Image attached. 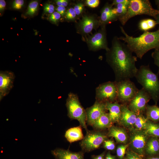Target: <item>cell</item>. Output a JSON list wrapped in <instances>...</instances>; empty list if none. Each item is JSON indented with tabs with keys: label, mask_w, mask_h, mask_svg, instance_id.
Here are the masks:
<instances>
[{
	"label": "cell",
	"mask_w": 159,
	"mask_h": 159,
	"mask_svg": "<svg viewBox=\"0 0 159 159\" xmlns=\"http://www.w3.org/2000/svg\"><path fill=\"white\" fill-rule=\"evenodd\" d=\"M120 40L119 37H114L111 47L106 53L107 61L114 72L116 82L135 77L138 69L135 64L137 57Z\"/></svg>",
	"instance_id": "cell-1"
},
{
	"label": "cell",
	"mask_w": 159,
	"mask_h": 159,
	"mask_svg": "<svg viewBox=\"0 0 159 159\" xmlns=\"http://www.w3.org/2000/svg\"><path fill=\"white\" fill-rule=\"evenodd\" d=\"M120 29L124 36L120 37V39L126 43L137 57L140 59L150 50L159 47V28L154 32H144L137 37L128 35L122 26H120Z\"/></svg>",
	"instance_id": "cell-2"
},
{
	"label": "cell",
	"mask_w": 159,
	"mask_h": 159,
	"mask_svg": "<svg viewBox=\"0 0 159 159\" xmlns=\"http://www.w3.org/2000/svg\"><path fill=\"white\" fill-rule=\"evenodd\" d=\"M158 75L152 71L149 65H142L138 69L135 77L156 104L159 100Z\"/></svg>",
	"instance_id": "cell-3"
},
{
	"label": "cell",
	"mask_w": 159,
	"mask_h": 159,
	"mask_svg": "<svg viewBox=\"0 0 159 159\" xmlns=\"http://www.w3.org/2000/svg\"><path fill=\"white\" fill-rule=\"evenodd\" d=\"M158 14L159 10L153 8L149 0H130L126 13L119 20L124 25L129 19L135 16L144 14L155 19Z\"/></svg>",
	"instance_id": "cell-4"
},
{
	"label": "cell",
	"mask_w": 159,
	"mask_h": 159,
	"mask_svg": "<svg viewBox=\"0 0 159 159\" xmlns=\"http://www.w3.org/2000/svg\"><path fill=\"white\" fill-rule=\"evenodd\" d=\"M68 116L71 119H75L79 122L80 125L87 132L85 110L80 103L77 96L72 92L69 93L66 104Z\"/></svg>",
	"instance_id": "cell-5"
},
{
	"label": "cell",
	"mask_w": 159,
	"mask_h": 159,
	"mask_svg": "<svg viewBox=\"0 0 159 159\" xmlns=\"http://www.w3.org/2000/svg\"><path fill=\"white\" fill-rule=\"evenodd\" d=\"M117 89L116 101L121 105L128 104L134 97L139 90L130 79L115 81Z\"/></svg>",
	"instance_id": "cell-6"
},
{
	"label": "cell",
	"mask_w": 159,
	"mask_h": 159,
	"mask_svg": "<svg viewBox=\"0 0 159 159\" xmlns=\"http://www.w3.org/2000/svg\"><path fill=\"white\" fill-rule=\"evenodd\" d=\"M107 136L100 130H88L80 143L82 151L88 153L98 148L107 140Z\"/></svg>",
	"instance_id": "cell-7"
},
{
	"label": "cell",
	"mask_w": 159,
	"mask_h": 159,
	"mask_svg": "<svg viewBox=\"0 0 159 159\" xmlns=\"http://www.w3.org/2000/svg\"><path fill=\"white\" fill-rule=\"evenodd\" d=\"M117 89L115 82L108 81L100 85L96 89V100L106 103L116 101Z\"/></svg>",
	"instance_id": "cell-8"
},
{
	"label": "cell",
	"mask_w": 159,
	"mask_h": 159,
	"mask_svg": "<svg viewBox=\"0 0 159 159\" xmlns=\"http://www.w3.org/2000/svg\"><path fill=\"white\" fill-rule=\"evenodd\" d=\"M151 97L143 88L139 90L134 97L127 105L129 109L135 113L146 111L148 102Z\"/></svg>",
	"instance_id": "cell-9"
},
{
	"label": "cell",
	"mask_w": 159,
	"mask_h": 159,
	"mask_svg": "<svg viewBox=\"0 0 159 159\" xmlns=\"http://www.w3.org/2000/svg\"><path fill=\"white\" fill-rule=\"evenodd\" d=\"M87 42L91 48L93 50L105 49L106 51L108 47L105 25H102L101 29L90 37Z\"/></svg>",
	"instance_id": "cell-10"
},
{
	"label": "cell",
	"mask_w": 159,
	"mask_h": 159,
	"mask_svg": "<svg viewBox=\"0 0 159 159\" xmlns=\"http://www.w3.org/2000/svg\"><path fill=\"white\" fill-rule=\"evenodd\" d=\"M15 75L9 71L0 72V99L1 100L9 92L13 86Z\"/></svg>",
	"instance_id": "cell-11"
},
{
	"label": "cell",
	"mask_w": 159,
	"mask_h": 159,
	"mask_svg": "<svg viewBox=\"0 0 159 159\" xmlns=\"http://www.w3.org/2000/svg\"><path fill=\"white\" fill-rule=\"evenodd\" d=\"M105 104L96 100L94 104L85 110L86 122L92 126L107 110Z\"/></svg>",
	"instance_id": "cell-12"
},
{
	"label": "cell",
	"mask_w": 159,
	"mask_h": 159,
	"mask_svg": "<svg viewBox=\"0 0 159 159\" xmlns=\"http://www.w3.org/2000/svg\"><path fill=\"white\" fill-rule=\"evenodd\" d=\"M147 135L144 132L138 130L133 133L130 138L131 144L135 152L143 154L147 143Z\"/></svg>",
	"instance_id": "cell-13"
},
{
	"label": "cell",
	"mask_w": 159,
	"mask_h": 159,
	"mask_svg": "<svg viewBox=\"0 0 159 159\" xmlns=\"http://www.w3.org/2000/svg\"><path fill=\"white\" fill-rule=\"evenodd\" d=\"M84 153L82 151L74 152L69 149L59 148L51 151V153L55 159H85Z\"/></svg>",
	"instance_id": "cell-14"
},
{
	"label": "cell",
	"mask_w": 159,
	"mask_h": 159,
	"mask_svg": "<svg viewBox=\"0 0 159 159\" xmlns=\"http://www.w3.org/2000/svg\"><path fill=\"white\" fill-rule=\"evenodd\" d=\"M120 122L126 127H133L135 122L136 114L130 110L127 105H121Z\"/></svg>",
	"instance_id": "cell-15"
},
{
	"label": "cell",
	"mask_w": 159,
	"mask_h": 159,
	"mask_svg": "<svg viewBox=\"0 0 159 159\" xmlns=\"http://www.w3.org/2000/svg\"><path fill=\"white\" fill-rule=\"evenodd\" d=\"M121 104L117 101L113 103L107 102L105 104V107L112 123L120 122L121 115Z\"/></svg>",
	"instance_id": "cell-16"
},
{
	"label": "cell",
	"mask_w": 159,
	"mask_h": 159,
	"mask_svg": "<svg viewBox=\"0 0 159 159\" xmlns=\"http://www.w3.org/2000/svg\"><path fill=\"white\" fill-rule=\"evenodd\" d=\"M113 5L106 3L101 12L100 23L102 25L117 20L118 18L112 12Z\"/></svg>",
	"instance_id": "cell-17"
},
{
	"label": "cell",
	"mask_w": 159,
	"mask_h": 159,
	"mask_svg": "<svg viewBox=\"0 0 159 159\" xmlns=\"http://www.w3.org/2000/svg\"><path fill=\"white\" fill-rule=\"evenodd\" d=\"M108 135L115 138L118 143H125L128 140V136L126 132L122 129L114 126L109 128Z\"/></svg>",
	"instance_id": "cell-18"
},
{
	"label": "cell",
	"mask_w": 159,
	"mask_h": 159,
	"mask_svg": "<svg viewBox=\"0 0 159 159\" xmlns=\"http://www.w3.org/2000/svg\"><path fill=\"white\" fill-rule=\"evenodd\" d=\"M82 127L80 125L67 130L65 134V137L67 140L71 143L83 139L84 137L82 133Z\"/></svg>",
	"instance_id": "cell-19"
},
{
	"label": "cell",
	"mask_w": 159,
	"mask_h": 159,
	"mask_svg": "<svg viewBox=\"0 0 159 159\" xmlns=\"http://www.w3.org/2000/svg\"><path fill=\"white\" fill-rule=\"evenodd\" d=\"M99 22L93 17L85 16H83L80 21V26L84 33L90 32Z\"/></svg>",
	"instance_id": "cell-20"
},
{
	"label": "cell",
	"mask_w": 159,
	"mask_h": 159,
	"mask_svg": "<svg viewBox=\"0 0 159 159\" xmlns=\"http://www.w3.org/2000/svg\"><path fill=\"white\" fill-rule=\"evenodd\" d=\"M108 113H104L93 124L92 127L96 130H100L109 128L112 125Z\"/></svg>",
	"instance_id": "cell-21"
},
{
	"label": "cell",
	"mask_w": 159,
	"mask_h": 159,
	"mask_svg": "<svg viewBox=\"0 0 159 159\" xmlns=\"http://www.w3.org/2000/svg\"><path fill=\"white\" fill-rule=\"evenodd\" d=\"M146 114L148 119L154 122L159 121V107L156 105H147Z\"/></svg>",
	"instance_id": "cell-22"
},
{
	"label": "cell",
	"mask_w": 159,
	"mask_h": 159,
	"mask_svg": "<svg viewBox=\"0 0 159 159\" xmlns=\"http://www.w3.org/2000/svg\"><path fill=\"white\" fill-rule=\"evenodd\" d=\"M145 149L149 154L157 153L159 151V141L155 137L150 138L147 142Z\"/></svg>",
	"instance_id": "cell-23"
},
{
	"label": "cell",
	"mask_w": 159,
	"mask_h": 159,
	"mask_svg": "<svg viewBox=\"0 0 159 159\" xmlns=\"http://www.w3.org/2000/svg\"><path fill=\"white\" fill-rule=\"evenodd\" d=\"M130 0H127L126 2L117 4L115 5V7L113 8L112 13L118 18L122 16L126 13L128 9Z\"/></svg>",
	"instance_id": "cell-24"
},
{
	"label": "cell",
	"mask_w": 159,
	"mask_h": 159,
	"mask_svg": "<svg viewBox=\"0 0 159 159\" xmlns=\"http://www.w3.org/2000/svg\"><path fill=\"white\" fill-rule=\"evenodd\" d=\"M136 114V118L133 126L137 130H145L148 119L144 115L143 113L139 112Z\"/></svg>",
	"instance_id": "cell-25"
},
{
	"label": "cell",
	"mask_w": 159,
	"mask_h": 159,
	"mask_svg": "<svg viewBox=\"0 0 159 159\" xmlns=\"http://www.w3.org/2000/svg\"><path fill=\"white\" fill-rule=\"evenodd\" d=\"M144 132L147 135L159 137V125L151 122L148 120Z\"/></svg>",
	"instance_id": "cell-26"
},
{
	"label": "cell",
	"mask_w": 159,
	"mask_h": 159,
	"mask_svg": "<svg viewBox=\"0 0 159 159\" xmlns=\"http://www.w3.org/2000/svg\"><path fill=\"white\" fill-rule=\"evenodd\" d=\"M38 4V1H36L30 2L28 5L26 14L30 16L33 15L37 11Z\"/></svg>",
	"instance_id": "cell-27"
},
{
	"label": "cell",
	"mask_w": 159,
	"mask_h": 159,
	"mask_svg": "<svg viewBox=\"0 0 159 159\" xmlns=\"http://www.w3.org/2000/svg\"><path fill=\"white\" fill-rule=\"evenodd\" d=\"M128 146V144H126L120 145L117 147L116 149V153L119 159H123Z\"/></svg>",
	"instance_id": "cell-28"
},
{
	"label": "cell",
	"mask_w": 159,
	"mask_h": 159,
	"mask_svg": "<svg viewBox=\"0 0 159 159\" xmlns=\"http://www.w3.org/2000/svg\"><path fill=\"white\" fill-rule=\"evenodd\" d=\"M151 56L154 60V63L158 67V71L157 73L159 74V47L155 49L152 52Z\"/></svg>",
	"instance_id": "cell-29"
},
{
	"label": "cell",
	"mask_w": 159,
	"mask_h": 159,
	"mask_svg": "<svg viewBox=\"0 0 159 159\" xmlns=\"http://www.w3.org/2000/svg\"><path fill=\"white\" fill-rule=\"evenodd\" d=\"M103 147L109 150H113L115 148V144L112 140H106L103 143Z\"/></svg>",
	"instance_id": "cell-30"
},
{
	"label": "cell",
	"mask_w": 159,
	"mask_h": 159,
	"mask_svg": "<svg viewBox=\"0 0 159 159\" xmlns=\"http://www.w3.org/2000/svg\"><path fill=\"white\" fill-rule=\"evenodd\" d=\"M125 159H143L141 155L132 151H128Z\"/></svg>",
	"instance_id": "cell-31"
},
{
	"label": "cell",
	"mask_w": 159,
	"mask_h": 159,
	"mask_svg": "<svg viewBox=\"0 0 159 159\" xmlns=\"http://www.w3.org/2000/svg\"><path fill=\"white\" fill-rule=\"evenodd\" d=\"M138 28L140 30L144 32L150 30L146 19H143L140 21L139 23Z\"/></svg>",
	"instance_id": "cell-32"
},
{
	"label": "cell",
	"mask_w": 159,
	"mask_h": 159,
	"mask_svg": "<svg viewBox=\"0 0 159 159\" xmlns=\"http://www.w3.org/2000/svg\"><path fill=\"white\" fill-rule=\"evenodd\" d=\"M76 15L74 9L71 8L67 11L66 14V17L68 19H73L75 18Z\"/></svg>",
	"instance_id": "cell-33"
},
{
	"label": "cell",
	"mask_w": 159,
	"mask_h": 159,
	"mask_svg": "<svg viewBox=\"0 0 159 159\" xmlns=\"http://www.w3.org/2000/svg\"><path fill=\"white\" fill-rule=\"evenodd\" d=\"M61 15L57 11L52 13L49 17V20L54 23H56L61 17Z\"/></svg>",
	"instance_id": "cell-34"
},
{
	"label": "cell",
	"mask_w": 159,
	"mask_h": 159,
	"mask_svg": "<svg viewBox=\"0 0 159 159\" xmlns=\"http://www.w3.org/2000/svg\"><path fill=\"white\" fill-rule=\"evenodd\" d=\"M24 1L23 0H15L12 4V7L16 9H20L23 5Z\"/></svg>",
	"instance_id": "cell-35"
},
{
	"label": "cell",
	"mask_w": 159,
	"mask_h": 159,
	"mask_svg": "<svg viewBox=\"0 0 159 159\" xmlns=\"http://www.w3.org/2000/svg\"><path fill=\"white\" fill-rule=\"evenodd\" d=\"M84 5L82 3L76 4L74 7V9L77 15H79L82 12L84 9Z\"/></svg>",
	"instance_id": "cell-36"
},
{
	"label": "cell",
	"mask_w": 159,
	"mask_h": 159,
	"mask_svg": "<svg viewBox=\"0 0 159 159\" xmlns=\"http://www.w3.org/2000/svg\"><path fill=\"white\" fill-rule=\"evenodd\" d=\"M87 4L89 6L92 8L97 7L100 3L99 0H87L86 1Z\"/></svg>",
	"instance_id": "cell-37"
},
{
	"label": "cell",
	"mask_w": 159,
	"mask_h": 159,
	"mask_svg": "<svg viewBox=\"0 0 159 159\" xmlns=\"http://www.w3.org/2000/svg\"><path fill=\"white\" fill-rule=\"evenodd\" d=\"M54 6L50 4H46L44 7V11L50 14H52L54 12Z\"/></svg>",
	"instance_id": "cell-38"
},
{
	"label": "cell",
	"mask_w": 159,
	"mask_h": 159,
	"mask_svg": "<svg viewBox=\"0 0 159 159\" xmlns=\"http://www.w3.org/2000/svg\"><path fill=\"white\" fill-rule=\"evenodd\" d=\"M150 30L154 28L157 24L155 20L152 19H146Z\"/></svg>",
	"instance_id": "cell-39"
},
{
	"label": "cell",
	"mask_w": 159,
	"mask_h": 159,
	"mask_svg": "<svg viewBox=\"0 0 159 159\" xmlns=\"http://www.w3.org/2000/svg\"><path fill=\"white\" fill-rule=\"evenodd\" d=\"M57 5L58 6H66L68 4V1L66 0H57L56 1Z\"/></svg>",
	"instance_id": "cell-40"
},
{
	"label": "cell",
	"mask_w": 159,
	"mask_h": 159,
	"mask_svg": "<svg viewBox=\"0 0 159 159\" xmlns=\"http://www.w3.org/2000/svg\"><path fill=\"white\" fill-rule=\"evenodd\" d=\"M65 7L62 6H58L56 9L57 12L62 16H63L65 14Z\"/></svg>",
	"instance_id": "cell-41"
},
{
	"label": "cell",
	"mask_w": 159,
	"mask_h": 159,
	"mask_svg": "<svg viewBox=\"0 0 159 159\" xmlns=\"http://www.w3.org/2000/svg\"><path fill=\"white\" fill-rule=\"evenodd\" d=\"M105 152H104L98 155H92L91 157L92 159H105Z\"/></svg>",
	"instance_id": "cell-42"
},
{
	"label": "cell",
	"mask_w": 159,
	"mask_h": 159,
	"mask_svg": "<svg viewBox=\"0 0 159 159\" xmlns=\"http://www.w3.org/2000/svg\"><path fill=\"white\" fill-rule=\"evenodd\" d=\"M105 159H116V157L115 156L112 155L109 152L106 154Z\"/></svg>",
	"instance_id": "cell-43"
},
{
	"label": "cell",
	"mask_w": 159,
	"mask_h": 159,
	"mask_svg": "<svg viewBox=\"0 0 159 159\" xmlns=\"http://www.w3.org/2000/svg\"><path fill=\"white\" fill-rule=\"evenodd\" d=\"M6 3L4 0H0V10L1 11L4 9L6 6Z\"/></svg>",
	"instance_id": "cell-44"
},
{
	"label": "cell",
	"mask_w": 159,
	"mask_h": 159,
	"mask_svg": "<svg viewBox=\"0 0 159 159\" xmlns=\"http://www.w3.org/2000/svg\"><path fill=\"white\" fill-rule=\"evenodd\" d=\"M127 0H113L112 4L114 6L117 4L123 3L127 1Z\"/></svg>",
	"instance_id": "cell-45"
},
{
	"label": "cell",
	"mask_w": 159,
	"mask_h": 159,
	"mask_svg": "<svg viewBox=\"0 0 159 159\" xmlns=\"http://www.w3.org/2000/svg\"><path fill=\"white\" fill-rule=\"evenodd\" d=\"M157 6L158 9L159 10V6ZM155 20L156 21L157 24H159V14L157 15L155 19Z\"/></svg>",
	"instance_id": "cell-46"
},
{
	"label": "cell",
	"mask_w": 159,
	"mask_h": 159,
	"mask_svg": "<svg viewBox=\"0 0 159 159\" xmlns=\"http://www.w3.org/2000/svg\"><path fill=\"white\" fill-rule=\"evenodd\" d=\"M155 1L156 4L157 6H159V0H156Z\"/></svg>",
	"instance_id": "cell-47"
},
{
	"label": "cell",
	"mask_w": 159,
	"mask_h": 159,
	"mask_svg": "<svg viewBox=\"0 0 159 159\" xmlns=\"http://www.w3.org/2000/svg\"><path fill=\"white\" fill-rule=\"evenodd\" d=\"M147 159H159V158L153 157L148 158Z\"/></svg>",
	"instance_id": "cell-48"
}]
</instances>
